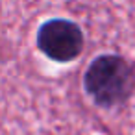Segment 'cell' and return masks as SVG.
<instances>
[{"instance_id": "obj_1", "label": "cell", "mask_w": 135, "mask_h": 135, "mask_svg": "<svg viewBox=\"0 0 135 135\" xmlns=\"http://www.w3.org/2000/svg\"><path fill=\"white\" fill-rule=\"evenodd\" d=\"M85 93L96 105L111 109L126 104L135 93V67L122 56L102 54L83 74Z\"/></svg>"}, {"instance_id": "obj_2", "label": "cell", "mask_w": 135, "mask_h": 135, "mask_svg": "<svg viewBox=\"0 0 135 135\" xmlns=\"http://www.w3.org/2000/svg\"><path fill=\"white\" fill-rule=\"evenodd\" d=\"M81 28L69 19H50L37 30V48L52 61L69 63L83 52Z\"/></svg>"}]
</instances>
